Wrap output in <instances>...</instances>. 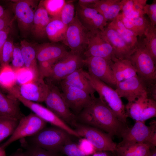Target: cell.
<instances>
[{"instance_id":"6da1fadb","label":"cell","mask_w":156,"mask_h":156,"mask_svg":"<svg viewBox=\"0 0 156 156\" xmlns=\"http://www.w3.org/2000/svg\"><path fill=\"white\" fill-rule=\"evenodd\" d=\"M77 117L78 122L98 129L112 137H120L122 132L128 127L99 98L95 96L91 104Z\"/></svg>"},{"instance_id":"7a4b0ae2","label":"cell","mask_w":156,"mask_h":156,"mask_svg":"<svg viewBox=\"0 0 156 156\" xmlns=\"http://www.w3.org/2000/svg\"><path fill=\"white\" fill-rule=\"evenodd\" d=\"M71 136L59 127H45L35 134L29 137L28 141H26L32 145L49 151L60 153L63 145L71 140Z\"/></svg>"},{"instance_id":"3957f363","label":"cell","mask_w":156,"mask_h":156,"mask_svg":"<svg viewBox=\"0 0 156 156\" xmlns=\"http://www.w3.org/2000/svg\"><path fill=\"white\" fill-rule=\"evenodd\" d=\"M127 59L135 67L138 77L148 87L156 85V63L142 41L138 40L134 52Z\"/></svg>"},{"instance_id":"277c9868","label":"cell","mask_w":156,"mask_h":156,"mask_svg":"<svg viewBox=\"0 0 156 156\" xmlns=\"http://www.w3.org/2000/svg\"><path fill=\"white\" fill-rule=\"evenodd\" d=\"M84 73L91 86L99 95V99L113 112L117 118L127 125L125 106L118 95L112 88L95 78L88 72Z\"/></svg>"},{"instance_id":"5b68a950","label":"cell","mask_w":156,"mask_h":156,"mask_svg":"<svg viewBox=\"0 0 156 156\" xmlns=\"http://www.w3.org/2000/svg\"><path fill=\"white\" fill-rule=\"evenodd\" d=\"M122 140L117 146H123L145 143L156 146V121H152L149 126L145 122L135 121L132 127H128L122 133Z\"/></svg>"},{"instance_id":"8992f818","label":"cell","mask_w":156,"mask_h":156,"mask_svg":"<svg viewBox=\"0 0 156 156\" xmlns=\"http://www.w3.org/2000/svg\"><path fill=\"white\" fill-rule=\"evenodd\" d=\"M49 91L44 101L47 108L70 126L74 127L77 123V116L68 107L56 84L47 81Z\"/></svg>"},{"instance_id":"52a82bcc","label":"cell","mask_w":156,"mask_h":156,"mask_svg":"<svg viewBox=\"0 0 156 156\" xmlns=\"http://www.w3.org/2000/svg\"><path fill=\"white\" fill-rule=\"evenodd\" d=\"M80 137L89 141L96 151L114 152L117 144L109 134L97 128L77 122L74 127Z\"/></svg>"},{"instance_id":"ba28073f","label":"cell","mask_w":156,"mask_h":156,"mask_svg":"<svg viewBox=\"0 0 156 156\" xmlns=\"http://www.w3.org/2000/svg\"><path fill=\"white\" fill-rule=\"evenodd\" d=\"M84 58L70 51L53 66L47 81L55 84L77 70L83 68Z\"/></svg>"},{"instance_id":"9c48e42d","label":"cell","mask_w":156,"mask_h":156,"mask_svg":"<svg viewBox=\"0 0 156 156\" xmlns=\"http://www.w3.org/2000/svg\"><path fill=\"white\" fill-rule=\"evenodd\" d=\"M12 1L11 4L12 12L21 32L24 36H26L31 33L38 1L19 0Z\"/></svg>"},{"instance_id":"30bf717a","label":"cell","mask_w":156,"mask_h":156,"mask_svg":"<svg viewBox=\"0 0 156 156\" xmlns=\"http://www.w3.org/2000/svg\"><path fill=\"white\" fill-rule=\"evenodd\" d=\"M89 31L81 25L75 15L67 26L62 42L71 51L83 55L87 47Z\"/></svg>"},{"instance_id":"8fae6325","label":"cell","mask_w":156,"mask_h":156,"mask_svg":"<svg viewBox=\"0 0 156 156\" xmlns=\"http://www.w3.org/2000/svg\"><path fill=\"white\" fill-rule=\"evenodd\" d=\"M11 95L17 99L26 107L31 110L34 114L41 119L49 122L54 126L65 130L71 135L79 138L81 137L70 126L58 117L47 108L35 102L26 100L21 96L16 91H13Z\"/></svg>"},{"instance_id":"7c38bea8","label":"cell","mask_w":156,"mask_h":156,"mask_svg":"<svg viewBox=\"0 0 156 156\" xmlns=\"http://www.w3.org/2000/svg\"><path fill=\"white\" fill-rule=\"evenodd\" d=\"M47 122L34 113L23 116L10 137L1 146L5 148L16 140L32 136L46 127Z\"/></svg>"},{"instance_id":"4fadbf2b","label":"cell","mask_w":156,"mask_h":156,"mask_svg":"<svg viewBox=\"0 0 156 156\" xmlns=\"http://www.w3.org/2000/svg\"><path fill=\"white\" fill-rule=\"evenodd\" d=\"M125 109L127 117L135 121L145 122L156 117V101L149 97L146 93L133 101L128 103Z\"/></svg>"},{"instance_id":"5bb4252c","label":"cell","mask_w":156,"mask_h":156,"mask_svg":"<svg viewBox=\"0 0 156 156\" xmlns=\"http://www.w3.org/2000/svg\"><path fill=\"white\" fill-rule=\"evenodd\" d=\"M62 98L70 110L76 116L92 103V96L85 91L68 86H60Z\"/></svg>"},{"instance_id":"9a60e30c","label":"cell","mask_w":156,"mask_h":156,"mask_svg":"<svg viewBox=\"0 0 156 156\" xmlns=\"http://www.w3.org/2000/svg\"><path fill=\"white\" fill-rule=\"evenodd\" d=\"M83 56L85 58L99 57L111 62L117 59L112 47L103 37L99 31L89 32L87 47Z\"/></svg>"},{"instance_id":"2e32d148","label":"cell","mask_w":156,"mask_h":156,"mask_svg":"<svg viewBox=\"0 0 156 156\" xmlns=\"http://www.w3.org/2000/svg\"><path fill=\"white\" fill-rule=\"evenodd\" d=\"M84 63L90 75L112 88H115L116 83L111 67L113 62L103 58L91 56L84 58Z\"/></svg>"},{"instance_id":"e0dca14e","label":"cell","mask_w":156,"mask_h":156,"mask_svg":"<svg viewBox=\"0 0 156 156\" xmlns=\"http://www.w3.org/2000/svg\"><path fill=\"white\" fill-rule=\"evenodd\" d=\"M150 88L137 75L116 83L115 90L121 98L126 99L128 103L147 93Z\"/></svg>"},{"instance_id":"ac0fdd59","label":"cell","mask_w":156,"mask_h":156,"mask_svg":"<svg viewBox=\"0 0 156 156\" xmlns=\"http://www.w3.org/2000/svg\"><path fill=\"white\" fill-rule=\"evenodd\" d=\"M14 88L25 99L34 102H44L49 91L48 85L44 79L39 77L34 81Z\"/></svg>"},{"instance_id":"d6986e66","label":"cell","mask_w":156,"mask_h":156,"mask_svg":"<svg viewBox=\"0 0 156 156\" xmlns=\"http://www.w3.org/2000/svg\"><path fill=\"white\" fill-rule=\"evenodd\" d=\"M77 17L81 25L88 31H103L108 24L103 16L95 9L77 6Z\"/></svg>"},{"instance_id":"ffe728a7","label":"cell","mask_w":156,"mask_h":156,"mask_svg":"<svg viewBox=\"0 0 156 156\" xmlns=\"http://www.w3.org/2000/svg\"><path fill=\"white\" fill-rule=\"evenodd\" d=\"M100 32L112 47L116 58L127 59L134 52L135 49L129 46L112 29L107 26Z\"/></svg>"},{"instance_id":"44dd1931","label":"cell","mask_w":156,"mask_h":156,"mask_svg":"<svg viewBox=\"0 0 156 156\" xmlns=\"http://www.w3.org/2000/svg\"><path fill=\"white\" fill-rule=\"evenodd\" d=\"M38 63L46 61L57 62L68 51L65 47L56 43H44L36 45Z\"/></svg>"},{"instance_id":"7402d4cb","label":"cell","mask_w":156,"mask_h":156,"mask_svg":"<svg viewBox=\"0 0 156 156\" xmlns=\"http://www.w3.org/2000/svg\"><path fill=\"white\" fill-rule=\"evenodd\" d=\"M84 71L83 68L77 70L61 80L59 83L60 86L75 87L85 91L92 96H94L96 91L86 76Z\"/></svg>"},{"instance_id":"603a6c76","label":"cell","mask_w":156,"mask_h":156,"mask_svg":"<svg viewBox=\"0 0 156 156\" xmlns=\"http://www.w3.org/2000/svg\"><path fill=\"white\" fill-rule=\"evenodd\" d=\"M51 17L44 8L42 0L39 3L36 11L31 33L38 38L47 37L46 29Z\"/></svg>"},{"instance_id":"cb8c5ba5","label":"cell","mask_w":156,"mask_h":156,"mask_svg":"<svg viewBox=\"0 0 156 156\" xmlns=\"http://www.w3.org/2000/svg\"><path fill=\"white\" fill-rule=\"evenodd\" d=\"M19 102L14 96L9 94L5 95L0 90V117L20 120L24 116L21 111Z\"/></svg>"},{"instance_id":"d4e9b609","label":"cell","mask_w":156,"mask_h":156,"mask_svg":"<svg viewBox=\"0 0 156 156\" xmlns=\"http://www.w3.org/2000/svg\"><path fill=\"white\" fill-rule=\"evenodd\" d=\"M111 67L116 83L137 75L135 67L128 59H116Z\"/></svg>"},{"instance_id":"484cf974","label":"cell","mask_w":156,"mask_h":156,"mask_svg":"<svg viewBox=\"0 0 156 156\" xmlns=\"http://www.w3.org/2000/svg\"><path fill=\"white\" fill-rule=\"evenodd\" d=\"M117 17L127 28L133 32L137 37H141L144 36L151 25L149 20L144 16L129 18L120 13Z\"/></svg>"},{"instance_id":"4316f807","label":"cell","mask_w":156,"mask_h":156,"mask_svg":"<svg viewBox=\"0 0 156 156\" xmlns=\"http://www.w3.org/2000/svg\"><path fill=\"white\" fill-rule=\"evenodd\" d=\"M94 8L107 22L116 17L121 10V0H98Z\"/></svg>"},{"instance_id":"83f0119b","label":"cell","mask_w":156,"mask_h":156,"mask_svg":"<svg viewBox=\"0 0 156 156\" xmlns=\"http://www.w3.org/2000/svg\"><path fill=\"white\" fill-rule=\"evenodd\" d=\"M147 0H121V13L129 18L144 16V8Z\"/></svg>"},{"instance_id":"f1b7e54d","label":"cell","mask_w":156,"mask_h":156,"mask_svg":"<svg viewBox=\"0 0 156 156\" xmlns=\"http://www.w3.org/2000/svg\"><path fill=\"white\" fill-rule=\"evenodd\" d=\"M67 27L59 17H52L46 28L47 36L53 43L62 42Z\"/></svg>"},{"instance_id":"f546056e","label":"cell","mask_w":156,"mask_h":156,"mask_svg":"<svg viewBox=\"0 0 156 156\" xmlns=\"http://www.w3.org/2000/svg\"><path fill=\"white\" fill-rule=\"evenodd\" d=\"M148 143H142L128 146H117L114 152L116 156H148L151 148Z\"/></svg>"},{"instance_id":"4dcf8cb0","label":"cell","mask_w":156,"mask_h":156,"mask_svg":"<svg viewBox=\"0 0 156 156\" xmlns=\"http://www.w3.org/2000/svg\"><path fill=\"white\" fill-rule=\"evenodd\" d=\"M20 47L25 66L33 70L39 75L36 45L23 40L21 41Z\"/></svg>"},{"instance_id":"1f68e13d","label":"cell","mask_w":156,"mask_h":156,"mask_svg":"<svg viewBox=\"0 0 156 156\" xmlns=\"http://www.w3.org/2000/svg\"><path fill=\"white\" fill-rule=\"evenodd\" d=\"M107 26L115 30L129 46L132 48L135 49L138 41L137 37L127 28L117 17Z\"/></svg>"},{"instance_id":"d6a6232c","label":"cell","mask_w":156,"mask_h":156,"mask_svg":"<svg viewBox=\"0 0 156 156\" xmlns=\"http://www.w3.org/2000/svg\"><path fill=\"white\" fill-rule=\"evenodd\" d=\"M16 83L14 70L9 64L0 65V86L7 91L11 89Z\"/></svg>"},{"instance_id":"836d02e7","label":"cell","mask_w":156,"mask_h":156,"mask_svg":"<svg viewBox=\"0 0 156 156\" xmlns=\"http://www.w3.org/2000/svg\"><path fill=\"white\" fill-rule=\"evenodd\" d=\"M142 41L146 50L156 62V27L150 26Z\"/></svg>"},{"instance_id":"e575fe53","label":"cell","mask_w":156,"mask_h":156,"mask_svg":"<svg viewBox=\"0 0 156 156\" xmlns=\"http://www.w3.org/2000/svg\"><path fill=\"white\" fill-rule=\"evenodd\" d=\"M19 120L12 118L0 117V142L13 134Z\"/></svg>"},{"instance_id":"d590c367","label":"cell","mask_w":156,"mask_h":156,"mask_svg":"<svg viewBox=\"0 0 156 156\" xmlns=\"http://www.w3.org/2000/svg\"><path fill=\"white\" fill-rule=\"evenodd\" d=\"M14 70L16 83L18 86L29 83L40 77L34 70L25 66Z\"/></svg>"},{"instance_id":"8d00e7d4","label":"cell","mask_w":156,"mask_h":156,"mask_svg":"<svg viewBox=\"0 0 156 156\" xmlns=\"http://www.w3.org/2000/svg\"><path fill=\"white\" fill-rule=\"evenodd\" d=\"M22 146L26 149L28 156H62L60 153L51 152L28 144L24 138L21 139Z\"/></svg>"},{"instance_id":"74e56055","label":"cell","mask_w":156,"mask_h":156,"mask_svg":"<svg viewBox=\"0 0 156 156\" xmlns=\"http://www.w3.org/2000/svg\"><path fill=\"white\" fill-rule=\"evenodd\" d=\"M66 2L64 0H42L44 8L51 18L59 16Z\"/></svg>"},{"instance_id":"f35d334b","label":"cell","mask_w":156,"mask_h":156,"mask_svg":"<svg viewBox=\"0 0 156 156\" xmlns=\"http://www.w3.org/2000/svg\"><path fill=\"white\" fill-rule=\"evenodd\" d=\"M14 47L13 40L8 37L0 52V65L9 64L11 61Z\"/></svg>"},{"instance_id":"ab89813d","label":"cell","mask_w":156,"mask_h":156,"mask_svg":"<svg viewBox=\"0 0 156 156\" xmlns=\"http://www.w3.org/2000/svg\"><path fill=\"white\" fill-rule=\"evenodd\" d=\"M75 8L73 1H66L63 7L59 17L62 22L68 26L75 17Z\"/></svg>"},{"instance_id":"60d3db41","label":"cell","mask_w":156,"mask_h":156,"mask_svg":"<svg viewBox=\"0 0 156 156\" xmlns=\"http://www.w3.org/2000/svg\"><path fill=\"white\" fill-rule=\"evenodd\" d=\"M60 153L66 156H86L80 150L77 144L70 140L62 148Z\"/></svg>"},{"instance_id":"b9f144b4","label":"cell","mask_w":156,"mask_h":156,"mask_svg":"<svg viewBox=\"0 0 156 156\" xmlns=\"http://www.w3.org/2000/svg\"><path fill=\"white\" fill-rule=\"evenodd\" d=\"M11 61L14 70L25 66L20 46L14 44Z\"/></svg>"},{"instance_id":"7bdbcfd3","label":"cell","mask_w":156,"mask_h":156,"mask_svg":"<svg viewBox=\"0 0 156 156\" xmlns=\"http://www.w3.org/2000/svg\"><path fill=\"white\" fill-rule=\"evenodd\" d=\"M77 144L80 150L86 156L92 155L96 151L92 144L84 138H81Z\"/></svg>"},{"instance_id":"ee69618b","label":"cell","mask_w":156,"mask_h":156,"mask_svg":"<svg viewBox=\"0 0 156 156\" xmlns=\"http://www.w3.org/2000/svg\"><path fill=\"white\" fill-rule=\"evenodd\" d=\"M144 10L145 14L148 16L151 25L156 26V0H153L151 4H146Z\"/></svg>"},{"instance_id":"f6af8a7d","label":"cell","mask_w":156,"mask_h":156,"mask_svg":"<svg viewBox=\"0 0 156 156\" xmlns=\"http://www.w3.org/2000/svg\"><path fill=\"white\" fill-rule=\"evenodd\" d=\"M15 20L13 14L8 10L4 15L0 17V31L12 26Z\"/></svg>"},{"instance_id":"bcb514c9","label":"cell","mask_w":156,"mask_h":156,"mask_svg":"<svg viewBox=\"0 0 156 156\" xmlns=\"http://www.w3.org/2000/svg\"><path fill=\"white\" fill-rule=\"evenodd\" d=\"M12 27L0 31V52L8 37Z\"/></svg>"},{"instance_id":"7dc6e473","label":"cell","mask_w":156,"mask_h":156,"mask_svg":"<svg viewBox=\"0 0 156 156\" xmlns=\"http://www.w3.org/2000/svg\"><path fill=\"white\" fill-rule=\"evenodd\" d=\"M98 0H79L78 5L84 8H94Z\"/></svg>"},{"instance_id":"c3c4849f","label":"cell","mask_w":156,"mask_h":156,"mask_svg":"<svg viewBox=\"0 0 156 156\" xmlns=\"http://www.w3.org/2000/svg\"><path fill=\"white\" fill-rule=\"evenodd\" d=\"M9 156H28L27 152L24 151L21 149L17 150Z\"/></svg>"},{"instance_id":"681fc988","label":"cell","mask_w":156,"mask_h":156,"mask_svg":"<svg viewBox=\"0 0 156 156\" xmlns=\"http://www.w3.org/2000/svg\"><path fill=\"white\" fill-rule=\"evenodd\" d=\"M92 156H109V155L106 151H97L94 153Z\"/></svg>"},{"instance_id":"f907efd6","label":"cell","mask_w":156,"mask_h":156,"mask_svg":"<svg viewBox=\"0 0 156 156\" xmlns=\"http://www.w3.org/2000/svg\"><path fill=\"white\" fill-rule=\"evenodd\" d=\"M148 156H156L155 147H153L151 148Z\"/></svg>"},{"instance_id":"816d5d0a","label":"cell","mask_w":156,"mask_h":156,"mask_svg":"<svg viewBox=\"0 0 156 156\" xmlns=\"http://www.w3.org/2000/svg\"><path fill=\"white\" fill-rule=\"evenodd\" d=\"M7 10H5L2 6L0 5V17L4 15Z\"/></svg>"},{"instance_id":"f5cc1de1","label":"cell","mask_w":156,"mask_h":156,"mask_svg":"<svg viewBox=\"0 0 156 156\" xmlns=\"http://www.w3.org/2000/svg\"><path fill=\"white\" fill-rule=\"evenodd\" d=\"M0 156H6L5 148L0 146Z\"/></svg>"}]
</instances>
